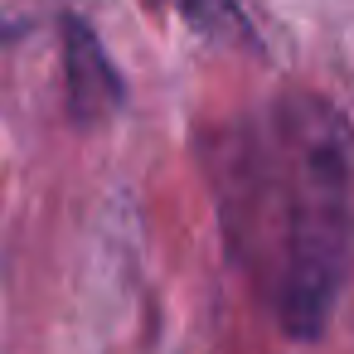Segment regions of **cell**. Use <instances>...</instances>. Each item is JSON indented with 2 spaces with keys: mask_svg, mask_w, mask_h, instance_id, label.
I'll use <instances>...</instances> for the list:
<instances>
[{
  "mask_svg": "<svg viewBox=\"0 0 354 354\" xmlns=\"http://www.w3.org/2000/svg\"><path fill=\"white\" fill-rule=\"evenodd\" d=\"M223 238L296 339H315L354 267V131L310 93H277L214 141Z\"/></svg>",
  "mask_w": 354,
  "mask_h": 354,
  "instance_id": "6da1fadb",
  "label": "cell"
},
{
  "mask_svg": "<svg viewBox=\"0 0 354 354\" xmlns=\"http://www.w3.org/2000/svg\"><path fill=\"white\" fill-rule=\"evenodd\" d=\"M64 88H68V117L78 127H102L107 117L122 112L127 102V83L117 73V64L107 59L97 30L83 15H64Z\"/></svg>",
  "mask_w": 354,
  "mask_h": 354,
  "instance_id": "7a4b0ae2",
  "label": "cell"
},
{
  "mask_svg": "<svg viewBox=\"0 0 354 354\" xmlns=\"http://www.w3.org/2000/svg\"><path fill=\"white\" fill-rule=\"evenodd\" d=\"M165 10H175L199 39L209 44H252V25H248V10L238 0H160Z\"/></svg>",
  "mask_w": 354,
  "mask_h": 354,
  "instance_id": "3957f363",
  "label": "cell"
}]
</instances>
